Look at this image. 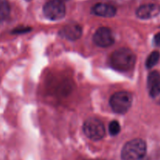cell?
<instances>
[{"mask_svg":"<svg viewBox=\"0 0 160 160\" xmlns=\"http://www.w3.org/2000/svg\"><path fill=\"white\" fill-rule=\"evenodd\" d=\"M95 15L102 17H112L117 13V9L113 6L106 3H98L92 8Z\"/></svg>","mask_w":160,"mask_h":160,"instance_id":"9c48e42d","label":"cell"},{"mask_svg":"<svg viewBox=\"0 0 160 160\" xmlns=\"http://www.w3.org/2000/svg\"><path fill=\"white\" fill-rule=\"evenodd\" d=\"M43 12L45 17L52 20H59L66 14V7L62 0H49L45 4Z\"/></svg>","mask_w":160,"mask_h":160,"instance_id":"5b68a950","label":"cell"},{"mask_svg":"<svg viewBox=\"0 0 160 160\" xmlns=\"http://www.w3.org/2000/svg\"><path fill=\"white\" fill-rule=\"evenodd\" d=\"M93 41L98 46L106 48L114 43V36L109 28L102 27L95 31L93 36Z\"/></svg>","mask_w":160,"mask_h":160,"instance_id":"8992f818","label":"cell"},{"mask_svg":"<svg viewBox=\"0 0 160 160\" xmlns=\"http://www.w3.org/2000/svg\"><path fill=\"white\" fill-rule=\"evenodd\" d=\"M61 35L69 40L74 41L80 38L82 34L81 27L78 23H69L61 30Z\"/></svg>","mask_w":160,"mask_h":160,"instance_id":"ba28073f","label":"cell"},{"mask_svg":"<svg viewBox=\"0 0 160 160\" xmlns=\"http://www.w3.org/2000/svg\"><path fill=\"white\" fill-rule=\"evenodd\" d=\"M132 95L128 92H116L111 96L110 106L112 110L119 114L126 113L132 105Z\"/></svg>","mask_w":160,"mask_h":160,"instance_id":"3957f363","label":"cell"},{"mask_svg":"<svg viewBox=\"0 0 160 160\" xmlns=\"http://www.w3.org/2000/svg\"><path fill=\"white\" fill-rule=\"evenodd\" d=\"M149 94L155 102L160 105V83L149 90Z\"/></svg>","mask_w":160,"mask_h":160,"instance_id":"4fadbf2b","label":"cell"},{"mask_svg":"<svg viewBox=\"0 0 160 160\" xmlns=\"http://www.w3.org/2000/svg\"><path fill=\"white\" fill-rule=\"evenodd\" d=\"M109 131L111 135H117L120 131V125L119 122L117 120H112V122H110L109 126Z\"/></svg>","mask_w":160,"mask_h":160,"instance_id":"5bb4252c","label":"cell"},{"mask_svg":"<svg viewBox=\"0 0 160 160\" xmlns=\"http://www.w3.org/2000/svg\"><path fill=\"white\" fill-rule=\"evenodd\" d=\"M30 31V28H18V29L14 30L13 32L17 33V34H20V33H24V32H27V31Z\"/></svg>","mask_w":160,"mask_h":160,"instance_id":"9a60e30c","label":"cell"},{"mask_svg":"<svg viewBox=\"0 0 160 160\" xmlns=\"http://www.w3.org/2000/svg\"><path fill=\"white\" fill-rule=\"evenodd\" d=\"M147 145L145 141L140 138L133 139L127 142L121 151L123 160H140L145 156Z\"/></svg>","mask_w":160,"mask_h":160,"instance_id":"7a4b0ae2","label":"cell"},{"mask_svg":"<svg viewBox=\"0 0 160 160\" xmlns=\"http://www.w3.org/2000/svg\"><path fill=\"white\" fill-rule=\"evenodd\" d=\"M10 13V6L7 0H0V22L6 20Z\"/></svg>","mask_w":160,"mask_h":160,"instance_id":"30bf717a","label":"cell"},{"mask_svg":"<svg viewBox=\"0 0 160 160\" xmlns=\"http://www.w3.org/2000/svg\"><path fill=\"white\" fill-rule=\"evenodd\" d=\"M62 1H67V0H62Z\"/></svg>","mask_w":160,"mask_h":160,"instance_id":"e0dca14e","label":"cell"},{"mask_svg":"<svg viewBox=\"0 0 160 160\" xmlns=\"http://www.w3.org/2000/svg\"><path fill=\"white\" fill-rule=\"evenodd\" d=\"M160 83V74L158 71H152L148 74V90L156 87Z\"/></svg>","mask_w":160,"mask_h":160,"instance_id":"8fae6325","label":"cell"},{"mask_svg":"<svg viewBox=\"0 0 160 160\" xmlns=\"http://www.w3.org/2000/svg\"><path fill=\"white\" fill-rule=\"evenodd\" d=\"M83 131L88 138L94 141L101 140L106 134V130L102 122L96 118L88 119L84 123Z\"/></svg>","mask_w":160,"mask_h":160,"instance_id":"277c9868","label":"cell"},{"mask_svg":"<svg viewBox=\"0 0 160 160\" xmlns=\"http://www.w3.org/2000/svg\"><path fill=\"white\" fill-rule=\"evenodd\" d=\"M27 1H31V0H27Z\"/></svg>","mask_w":160,"mask_h":160,"instance_id":"ac0fdd59","label":"cell"},{"mask_svg":"<svg viewBox=\"0 0 160 160\" xmlns=\"http://www.w3.org/2000/svg\"><path fill=\"white\" fill-rule=\"evenodd\" d=\"M160 59V53L158 51H154L151 53V54L148 56V57L147 58L146 62H145V65H146L147 68H152V67H154L155 65L158 63Z\"/></svg>","mask_w":160,"mask_h":160,"instance_id":"7c38bea8","label":"cell"},{"mask_svg":"<svg viewBox=\"0 0 160 160\" xmlns=\"http://www.w3.org/2000/svg\"><path fill=\"white\" fill-rule=\"evenodd\" d=\"M160 13V6L154 3L145 4L141 6L136 11L138 17L143 20L156 17Z\"/></svg>","mask_w":160,"mask_h":160,"instance_id":"52a82bcc","label":"cell"},{"mask_svg":"<svg viewBox=\"0 0 160 160\" xmlns=\"http://www.w3.org/2000/svg\"><path fill=\"white\" fill-rule=\"evenodd\" d=\"M154 42L157 46H160V32L156 34L154 38Z\"/></svg>","mask_w":160,"mask_h":160,"instance_id":"2e32d148","label":"cell"},{"mask_svg":"<svg viewBox=\"0 0 160 160\" xmlns=\"http://www.w3.org/2000/svg\"><path fill=\"white\" fill-rule=\"evenodd\" d=\"M135 62V55L129 48H121L116 50L111 55V66L118 71H128L134 67Z\"/></svg>","mask_w":160,"mask_h":160,"instance_id":"6da1fadb","label":"cell"}]
</instances>
